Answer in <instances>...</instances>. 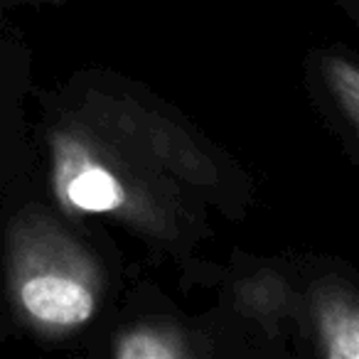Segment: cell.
I'll list each match as a JSON object with an SVG mask.
<instances>
[{
	"instance_id": "cell-1",
	"label": "cell",
	"mask_w": 359,
	"mask_h": 359,
	"mask_svg": "<svg viewBox=\"0 0 359 359\" xmlns=\"http://www.w3.org/2000/svg\"><path fill=\"white\" fill-rule=\"evenodd\" d=\"M50 182L62 210L101 215L168 239L185 202L212 185L185 130L135 101L94 96L50 128Z\"/></svg>"
},
{
	"instance_id": "cell-2",
	"label": "cell",
	"mask_w": 359,
	"mask_h": 359,
	"mask_svg": "<svg viewBox=\"0 0 359 359\" xmlns=\"http://www.w3.org/2000/svg\"><path fill=\"white\" fill-rule=\"evenodd\" d=\"M6 278L20 320L45 337L84 327L101 300L96 259L42 212H25L11 224Z\"/></svg>"
},
{
	"instance_id": "cell-3",
	"label": "cell",
	"mask_w": 359,
	"mask_h": 359,
	"mask_svg": "<svg viewBox=\"0 0 359 359\" xmlns=\"http://www.w3.org/2000/svg\"><path fill=\"white\" fill-rule=\"evenodd\" d=\"M320 352L330 359H359V298L347 290H323L313 308Z\"/></svg>"
},
{
	"instance_id": "cell-4",
	"label": "cell",
	"mask_w": 359,
	"mask_h": 359,
	"mask_svg": "<svg viewBox=\"0 0 359 359\" xmlns=\"http://www.w3.org/2000/svg\"><path fill=\"white\" fill-rule=\"evenodd\" d=\"M114 354L121 359H180L190 354L185 337L163 325H138L118 334Z\"/></svg>"
},
{
	"instance_id": "cell-5",
	"label": "cell",
	"mask_w": 359,
	"mask_h": 359,
	"mask_svg": "<svg viewBox=\"0 0 359 359\" xmlns=\"http://www.w3.org/2000/svg\"><path fill=\"white\" fill-rule=\"evenodd\" d=\"M323 76L332 99L339 109L347 114V118L359 128V65H354L347 57H325Z\"/></svg>"
},
{
	"instance_id": "cell-6",
	"label": "cell",
	"mask_w": 359,
	"mask_h": 359,
	"mask_svg": "<svg viewBox=\"0 0 359 359\" xmlns=\"http://www.w3.org/2000/svg\"><path fill=\"white\" fill-rule=\"evenodd\" d=\"M0 3H18V0H0Z\"/></svg>"
}]
</instances>
